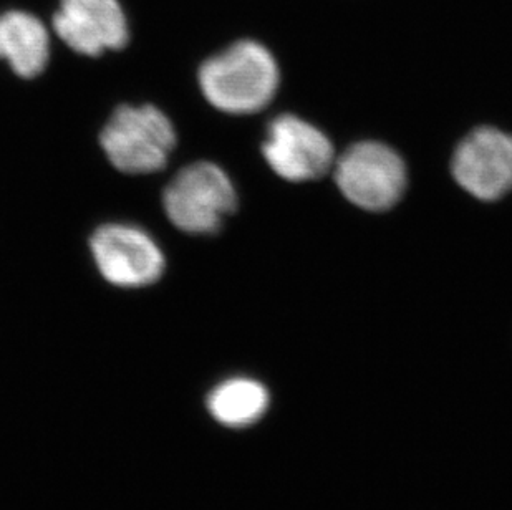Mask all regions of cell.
Here are the masks:
<instances>
[{
	"label": "cell",
	"instance_id": "8",
	"mask_svg": "<svg viewBox=\"0 0 512 510\" xmlns=\"http://www.w3.org/2000/svg\"><path fill=\"white\" fill-rule=\"evenodd\" d=\"M58 39L80 55L98 57L130 40L125 10L118 0H62L54 15Z\"/></svg>",
	"mask_w": 512,
	"mask_h": 510
},
{
	"label": "cell",
	"instance_id": "9",
	"mask_svg": "<svg viewBox=\"0 0 512 510\" xmlns=\"http://www.w3.org/2000/svg\"><path fill=\"white\" fill-rule=\"evenodd\" d=\"M50 58L49 30L42 20L24 10L0 14V60L19 77L35 78Z\"/></svg>",
	"mask_w": 512,
	"mask_h": 510
},
{
	"label": "cell",
	"instance_id": "6",
	"mask_svg": "<svg viewBox=\"0 0 512 510\" xmlns=\"http://www.w3.org/2000/svg\"><path fill=\"white\" fill-rule=\"evenodd\" d=\"M262 153L274 173L292 183L322 178L335 164L329 138L294 115H282L272 121Z\"/></svg>",
	"mask_w": 512,
	"mask_h": 510
},
{
	"label": "cell",
	"instance_id": "1",
	"mask_svg": "<svg viewBox=\"0 0 512 510\" xmlns=\"http://www.w3.org/2000/svg\"><path fill=\"white\" fill-rule=\"evenodd\" d=\"M199 87L214 108L251 115L272 102L279 87V68L264 45L241 40L201 65Z\"/></svg>",
	"mask_w": 512,
	"mask_h": 510
},
{
	"label": "cell",
	"instance_id": "4",
	"mask_svg": "<svg viewBox=\"0 0 512 510\" xmlns=\"http://www.w3.org/2000/svg\"><path fill=\"white\" fill-rule=\"evenodd\" d=\"M340 193L365 211H387L406 189V166L397 151L378 141L352 145L334 164Z\"/></svg>",
	"mask_w": 512,
	"mask_h": 510
},
{
	"label": "cell",
	"instance_id": "5",
	"mask_svg": "<svg viewBox=\"0 0 512 510\" xmlns=\"http://www.w3.org/2000/svg\"><path fill=\"white\" fill-rule=\"evenodd\" d=\"M100 274L116 287L140 289L165 272V255L153 237L130 224H107L90 241Z\"/></svg>",
	"mask_w": 512,
	"mask_h": 510
},
{
	"label": "cell",
	"instance_id": "2",
	"mask_svg": "<svg viewBox=\"0 0 512 510\" xmlns=\"http://www.w3.org/2000/svg\"><path fill=\"white\" fill-rule=\"evenodd\" d=\"M103 151L118 171L151 174L165 168L176 146L170 118L156 106L123 105L103 128Z\"/></svg>",
	"mask_w": 512,
	"mask_h": 510
},
{
	"label": "cell",
	"instance_id": "10",
	"mask_svg": "<svg viewBox=\"0 0 512 510\" xmlns=\"http://www.w3.org/2000/svg\"><path fill=\"white\" fill-rule=\"evenodd\" d=\"M269 393L266 386L251 378H231L216 386L208 396L209 413L219 423L244 428L256 423L266 413Z\"/></svg>",
	"mask_w": 512,
	"mask_h": 510
},
{
	"label": "cell",
	"instance_id": "3",
	"mask_svg": "<svg viewBox=\"0 0 512 510\" xmlns=\"http://www.w3.org/2000/svg\"><path fill=\"white\" fill-rule=\"evenodd\" d=\"M166 216L188 234H214L237 206V194L228 174L209 161L181 169L163 194Z\"/></svg>",
	"mask_w": 512,
	"mask_h": 510
},
{
	"label": "cell",
	"instance_id": "7",
	"mask_svg": "<svg viewBox=\"0 0 512 510\" xmlns=\"http://www.w3.org/2000/svg\"><path fill=\"white\" fill-rule=\"evenodd\" d=\"M453 176L474 198H503L512 189V136L488 126L469 133L453 156Z\"/></svg>",
	"mask_w": 512,
	"mask_h": 510
}]
</instances>
